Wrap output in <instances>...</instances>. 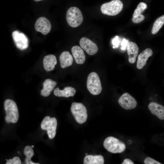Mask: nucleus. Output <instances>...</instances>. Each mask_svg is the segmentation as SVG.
<instances>
[{"label":"nucleus","mask_w":164,"mask_h":164,"mask_svg":"<svg viewBox=\"0 0 164 164\" xmlns=\"http://www.w3.org/2000/svg\"><path fill=\"white\" fill-rule=\"evenodd\" d=\"M4 108L6 113V122L7 123H16L18 120L19 113L16 103L12 100L7 99L4 102Z\"/></svg>","instance_id":"1"},{"label":"nucleus","mask_w":164,"mask_h":164,"mask_svg":"<svg viewBox=\"0 0 164 164\" xmlns=\"http://www.w3.org/2000/svg\"><path fill=\"white\" fill-rule=\"evenodd\" d=\"M66 18L68 25L73 28L79 26L83 20L81 11L76 7H71L69 9L67 12Z\"/></svg>","instance_id":"2"},{"label":"nucleus","mask_w":164,"mask_h":164,"mask_svg":"<svg viewBox=\"0 0 164 164\" xmlns=\"http://www.w3.org/2000/svg\"><path fill=\"white\" fill-rule=\"evenodd\" d=\"M103 145L107 150L113 153H122L126 148L124 143L112 136H109L105 138Z\"/></svg>","instance_id":"3"},{"label":"nucleus","mask_w":164,"mask_h":164,"mask_svg":"<svg viewBox=\"0 0 164 164\" xmlns=\"http://www.w3.org/2000/svg\"><path fill=\"white\" fill-rule=\"evenodd\" d=\"M123 4L120 0H113L102 4L101 7L102 13L109 16H114L122 10Z\"/></svg>","instance_id":"4"},{"label":"nucleus","mask_w":164,"mask_h":164,"mask_svg":"<svg viewBox=\"0 0 164 164\" xmlns=\"http://www.w3.org/2000/svg\"><path fill=\"white\" fill-rule=\"evenodd\" d=\"M87 87L88 91L93 95H97L101 93L102 88L101 81L96 72H92L88 75Z\"/></svg>","instance_id":"5"},{"label":"nucleus","mask_w":164,"mask_h":164,"mask_svg":"<svg viewBox=\"0 0 164 164\" xmlns=\"http://www.w3.org/2000/svg\"><path fill=\"white\" fill-rule=\"evenodd\" d=\"M71 112L76 121L81 124L86 121L87 114L85 106L81 103L73 102L70 108Z\"/></svg>","instance_id":"6"},{"label":"nucleus","mask_w":164,"mask_h":164,"mask_svg":"<svg viewBox=\"0 0 164 164\" xmlns=\"http://www.w3.org/2000/svg\"><path fill=\"white\" fill-rule=\"evenodd\" d=\"M57 126V121L55 117L50 118L49 116L45 117L43 120L41 128L43 130H46L50 138H53L55 136Z\"/></svg>","instance_id":"7"},{"label":"nucleus","mask_w":164,"mask_h":164,"mask_svg":"<svg viewBox=\"0 0 164 164\" xmlns=\"http://www.w3.org/2000/svg\"><path fill=\"white\" fill-rule=\"evenodd\" d=\"M12 35L13 41L18 48L23 50L28 48L29 46L28 39L24 33L15 30L12 32Z\"/></svg>","instance_id":"8"},{"label":"nucleus","mask_w":164,"mask_h":164,"mask_svg":"<svg viewBox=\"0 0 164 164\" xmlns=\"http://www.w3.org/2000/svg\"><path fill=\"white\" fill-rule=\"evenodd\" d=\"M118 102L121 107L126 110L133 109L137 105L135 99L128 93H125L121 96Z\"/></svg>","instance_id":"9"},{"label":"nucleus","mask_w":164,"mask_h":164,"mask_svg":"<svg viewBox=\"0 0 164 164\" xmlns=\"http://www.w3.org/2000/svg\"><path fill=\"white\" fill-rule=\"evenodd\" d=\"M51 27V24L49 20L44 17L38 18L35 24L36 30L45 35L49 32Z\"/></svg>","instance_id":"10"},{"label":"nucleus","mask_w":164,"mask_h":164,"mask_svg":"<svg viewBox=\"0 0 164 164\" xmlns=\"http://www.w3.org/2000/svg\"><path fill=\"white\" fill-rule=\"evenodd\" d=\"M80 44L82 48L89 55H94L98 51V48L96 44L87 38H82L80 41Z\"/></svg>","instance_id":"11"},{"label":"nucleus","mask_w":164,"mask_h":164,"mask_svg":"<svg viewBox=\"0 0 164 164\" xmlns=\"http://www.w3.org/2000/svg\"><path fill=\"white\" fill-rule=\"evenodd\" d=\"M153 54V52L151 49L147 48L138 56L137 63L136 67L138 69H142L146 63V61L149 57L151 56Z\"/></svg>","instance_id":"12"},{"label":"nucleus","mask_w":164,"mask_h":164,"mask_svg":"<svg viewBox=\"0 0 164 164\" xmlns=\"http://www.w3.org/2000/svg\"><path fill=\"white\" fill-rule=\"evenodd\" d=\"M148 108L153 114L159 119L164 120V106L155 102H150L148 106Z\"/></svg>","instance_id":"13"},{"label":"nucleus","mask_w":164,"mask_h":164,"mask_svg":"<svg viewBox=\"0 0 164 164\" xmlns=\"http://www.w3.org/2000/svg\"><path fill=\"white\" fill-rule=\"evenodd\" d=\"M127 51L128 56V61L131 63H134L136 61L138 52V47L136 43L132 42L128 43Z\"/></svg>","instance_id":"14"},{"label":"nucleus","mask_w":164,"mask_h":164,"mask_svg":"<svg viewBox=\"0 0 164 164\" xmlns=\"http://www.w3.org/2000/svg\"><path fill=\"white\" fill-rule=\"evenodd\" d=\"M71 52L77 63L82 64L85 61L86 58L84 52L79 46H75L71 48Z\"/></svg>","instance_id":"15"},{"label":"nucleus","mask_w":164,"mask_h":164,"mask_svg":"<svg viewBox=\"0 0 164 164\" xmlns=\"http://www.w3.org/2000/svg\"><path fill=\"white\" fill-rule=\"evenodd\" d=\"M43 62L44 69L47 71H50L54 68L57 63V60L55 55L50 54L44 57Z\"/></svg>","instance_id":"16"},{"label":"nucleus","mask_w":164,"mask_h":164,"mask_svg":"<svg viewBox=\"0 0 164 164\" xmlns=\"http://www.w3.org/2000/svg\"><path fill=\"white\" fill-rule=\"evenodd\" d=\"M56 81L48 79L46 80L43 84V88L41 91V95L44 97H47L50 94L56 85Z\"/></svg>","instance_id":"17"},{"label":"nucleus","mask_w":164,"mask_h":164,"mask_svg":"<svg viewBox=\"0 0 164 164\" xmlns=\"http://www.w3.org/2000/svg\"><path fill=\"white\" fill-rule=\"evenodd\" d=\"M76 92L75 88L71 87H65L63 90H60L59 87L56 88L54 91V95L58 97H73Z\"/></svg>","instance_id":"18"},{"label":"nucleus","mask_w":164,"mask_h":164,"mask_svg":"<svg viewBox=\"0 0 164 164\" xmlns=\"http://www.w3.org/2000/svg\"><path fill=\"white\" fill-rule=\"evenodd\" d=\"M61 67L62 68L71 66L73 63V58L70 53L67 51L63 52L59 57Z\"/></svg>","instance_id":"19"},{"label":"nucleus","mask_w":164,"mask_h":164,"mask_svg":"<svg viewBox=\"0 0 164 164\" xmlns=\"http://www.w3.org/2000/svg\"><path fill=\"white\" fill-rule=\"evenodd\" d=\"M84 164H103L104 160L101 155H87L84 158Z\"/></svg>","instance_id":"20"},{"label":"nucleus","mask_w":164,"mask_h":164,"mask_svg":"<svg viewBox=\"0 0 164 164\" xmlns=\"http://www.w3.org/2000/svg\"><path fill=\"white\" fill-rule=\"evenodd\" d=\"M32 148L29 145L25 147L24 149V153L26 158L25 159L26 164H39V163L33 162L31 160V158L33 156L34 153Z\"/></svg>","instance_id":"21"},{"label":"nucleus","mask_w":164,"mask_h":164,"mask_svg":"<svg viewBox=\"0 0 164 164\" xmlns=\"http://www.w3.org/2000/svg\"><path fill=\"white\" fill-rule=\"evenodd\" d=\"M164 24V15L158 18L155 21L152 29V33L153 34L157 33Z\"/></svg>","instance_id":"22"},{"label":"nucleus","mask_w":164,"mask_h":164,"mask_svg":"<svg viewBox=\"0 0 164 164\" xmlns=\"http://www.w3.org/2000/svg\"><path fill=\"white\" fill-rule=\"evenodd\" d=\"M147 5L144 2H140L135 9L133 15V17H136L141 14V13L146 9Z\"/></svg>","instance_id":"23"},{"label":"nucleus","mask_w":164,"mask_h":164,"mask_svg":"<svg viewBox=\"0 0 164 164\" xmlns=\"http://www.w3.org/2000/svg\"><path fill=\"white\" fill-rule=\"evenodd\" d=\"M21 162L19 158L17 156L13 157L12 159L8 160L6 164H21Z\"/></svg>","instance_id":"24"},{"label":"nucleus","mask_w":164,"mask_h":164,"mask_svg":"<svg viewBox=\"0 0 164 164\" xmlns=\"http://www.w3.org/2000/svg\"><path fill=\"white\" fill-rule=\"evenodd\" d=\"M145 164H161V163L159 162L156 160L149 157L145 158L144 160Z\"/></svg>","instance_id":"25"},{"label":"nucleus","mask_w":164,"mask_h":164,"mask_svg":"<svg viewBox=\"0 0 164 164\" xmlns=\"http://www.w3.org/2000/svg\"><path fill=\"white\" fill-rule=\"evenodd\" d=\"M145 19V16L142 15L141 14L138 16L133 17L132 19V21L135 23H138L143 21Z\"/></svg>","instance_id":"26"},{"label":"nucleus","mask_w":164,"mask_h":164,"mask_svg":"<svg viewBox=\"0 0 164 164\" xmlns=\"http://www.w3.org/2000/svg\"><path fill=\"white\" fill-rule=\"evenodd\" d=\"M112 43L115 47H117L119 44V40L118 39V36H117L114 38L112 40Z\"/></svg>","instance_id":"27"},{"label":"nucleus","mask_w":164,"mask_h":164,"mask_svg":"<svg viewBox=\"0 0 164 164\" xmlns=\"http://www.w3.org/2000/svg\"><path fill=\"white\" fill-rule=\"evenodd\" d=\"M128 43V41L125 39H124L121 43L122 46L121 49L125 50V49L126 47L127 46Z\"/></svg>","instance_id":"28"},{"label":"nucleus","mask_w":164,"mask_h":164,"mask_svg":"<svg viewBox=\"0 0 164 164\" xmlns=\"http://www.w3.org/2000/svg\"><path fill=\"white\" fill-rule=\"evenodd\" d=\"M122 164H134L133 162L130 159H125Z\"/></svg>","instance_id":"29"},{"label":"nucleus","mask_w":164,"mask_h":164,"mask_svg":"<svg viewBox=\"0 0 164 164\" xmlns=\"http://www.w3.org/2000/svg\"><path fill=\"white\" fill-rule=\"evenodd\" d=\"M34 0L36 2H39V1H41L43 0Z\"/></svg>","instance_id":"30"},{"label":"nucleus","mask_w":164,"mask_h":164,"mask_svg":"<svg viewBox=\"0 0 164 164\" xmlns=\"http://www.w3.org/2000/svg\"><path fill=\"white\" fill-rule=\"evenodd\" d=\"M31 147H32V148H33L34 146L33 145H32V146H31Z\"/></svg>","instance_id":"31"},{"label":"nucleus","mask_w":164,"mask_h":164,"mask_svg":"<svg viewBox=\"0 0 164 164\" xmlns=\"http://www.w3.org/2000/svg\"><path fill=\"white\" fill-rule=\"evenodd\" d=\"M85 155H87V153H86Z\"/></svg>","instance_id":"32"},{"label":"nucleus","mask_w":164,"mask_h":164,"mask_svg":"<svg viewBox=\"0 0 164 164\" xmlns=\"http://www.w3.org/2000/svg\"><path fill=\"white\" fill-rule=\"evenodd\" d=\"M6 160L7 161L8 160L7 159H6Z\"/></svg>","instance_id":"33"}]
</instances>
